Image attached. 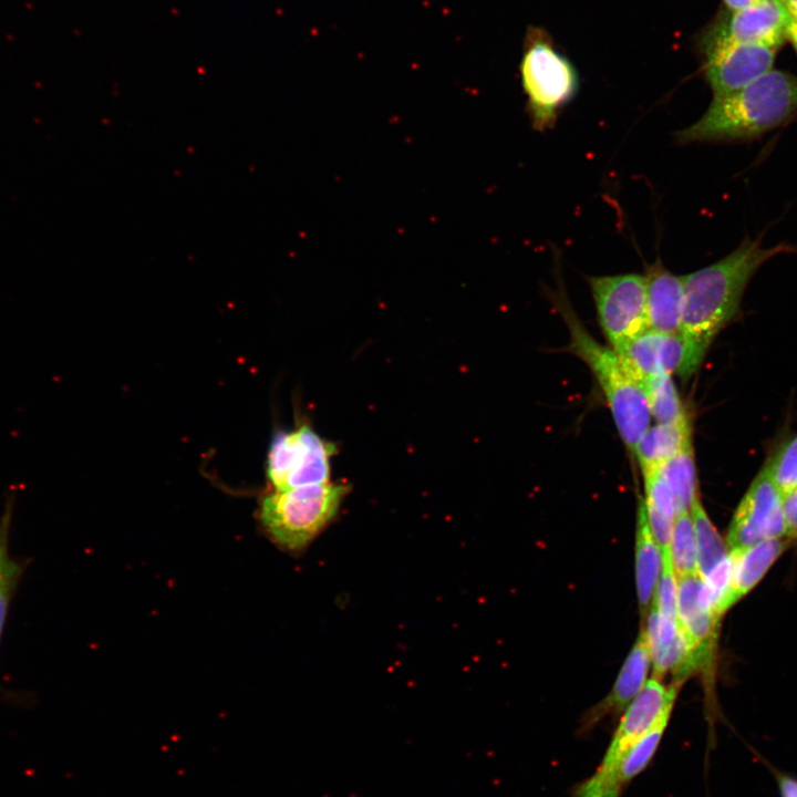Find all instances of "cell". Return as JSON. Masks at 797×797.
<instances>
[{"label": "cell", "mask_w": 797, "mask_h": 797, "mask_svg": "<svg viewBox=\"0 0 797 797\" xmlns=\"http://www.w3.org/2000/svg\"><path fill=\"white\" fill-rule=\"evenodd\" d=\"M796 113L797 76L772 69L742 89L714 96L695 123L676 133V141L747 142L778 128Z\"/></svg>", "instance_id": "7a4b0ae2"}, {"label": "cell", "mask_w": 797, "mask_h": 797, "mask_svg": "<svg viewBox=\"0 0 797 797\" xmlns=\"http://www.w3.org/2000/svg\"><path fill=\"white\" fill-rule=\"evenodd\" d=\"M697 553V570L703 579L712 569L729 555L726 541L723 540L698 498L690 510Z\"/></svg>", "instance_id": "7402d4cb"}, {"label": "cell", "mask_w": 797, "mask_h": 797, "mask_svg": "<svg viewBox=\"0 0 797 797\" xmlns=\"http://www.w3.org/2000/svg\"><path fill=\"white\" fill-rule=\"evenodd\" d=\"M783 511L786 537L789 540H797V486L783 495Z\"/></svg>", "instance_id": "83f0119b"}, {"label": "cell", "mask_w": 797, "mask_h": 797, "mask_svg": "<svg viewBox=\"0 0 797 797\" xmlns=\"http://www.w3.org/2000/svg\"><path fill=\"white\" fill-rule=\"evenodd\" d=\"M782 495L797 486V434L784 443L765 463Z\"/></svg>", "instance_id": "d4e9b609"}, {"label": "cell", "mask_w": 797, "mask_h": 797, "mask_svg": "<svg viewBox=\"0 0 797 797\" xmlns=\"http://www.w3.org/2000/svg\"><path fill=\"white\" fill-rule=\"evenodd\" d=\"M670 552L676 579L698 573L695 535L690 511L679 514L674 518Z\"/></svg>", "instance_id": "cb8c5ba5"}, {"label": "cell", "mask_w": 797, "mask_h": 797, "mask_svg": "<svg viewBox=\"0 0 797 797\" xmlns=\"http://www.w3.org/2000/svg\"><path fill=\"white\" fill-rule=\"evenodd\" d=\"M777 49L764 44L735 43L705 50L704 75L713 95L746 86L773 69Z\"/></svg>", "instance_id": "30bf717a"}, {"label": "cell", "mask_w": 797, "mask_h": 797, "mask_svg": "<svg viewBox=\"0 0 797 797\" xmlns=\"http://www.w3.org/2000/svg\"><path fill=\"white\" fill-rule=\"evenodd\" d=\"M553 303L569 331L567 350L590 370L610 408L618 433L633 454L634 447L651 425V413L643 384L634 380L618 353L601 344L583 327L571 307L562 282L553 292Z\"/></svg>", "instance_id": "3957f363"}, {"label": "cell", "mask_w": 797, "mask_h": 797, "mask_svg": "<svg viewBox=\"0 0 797 797\" xmlns=\"http://www.w3.org/2000/svg\"><path fill=\"white\" fill-rule=\"evenodd\" d=\"M346 493L348 486L331 482L273 489L260 500L259 519L276 544L298 550L335 517Z\"/></svg>", "instance_id": "277c9868"}, {"label": "cell", "mask_w": 797, "mask_h": 797, "mask_svg": "<svg viewBox=\"0 0 797 797\" xmlns=\"http://www.w3.org/2000/svg\"><path fill=\"white\" fill-rule=\"evenodd\" d=\"M782 538H787L783 495L764 464L735 509L725 540L731 551Z\"/></svg>", "instance_id": "ba28073f"}, {"label": "cell", "mask_w": 797, "mask_h": 797, "mask_svg": "<svg viewBox=\"0 0 797 797\" xmlns=\"http://www.w3.org/2000/svg\"><path fill=\"white\" fill-rule=\"evenodd\" d=\"M660 472L672 491L676 515L689 513L698 498L693 444L667 460Z\"/></svg>", "instance_id": "44dd1931"}, {"label": "cell", "mask_w": 797, "mask_h": 797, "mask_svg": "<svg viewBox=\"0 0 797 797\" xmlns=\"http://www.w3.org/2000/svg\"><path fill=\"white\" fill-rule=\"evenodd\" d=\"M681 683L664 685L651 677L625 707L613 737L596 770L611 769L620 757L666 713L673 711Z\"/></svg>", "instance_id": "9c48e42d"}, {"label": "cell", "mask_w": 797, "mask_h": 797, "mask_svg": "<svg viewBox=\"0 0 797 797\" xmlns=\"http://www.w3.org/2000/svg\"><path fill=\"white\" fill-rule=\"evenodd\" d=\"M797 252V246L765 247L760 238L744 239L718 261L683 276L681 334L686 345V380L700 368L712 342L737 315L744 292L757 270L772 258Z\"/></svg>", "instance_id": "6da1fadb"}, {"label": "cell", "mask_w": 797, "mask_h": 797, "mask_svg": "<svg viewBox=\"0 0 797 797\" xmlns=\"http://www.w3.org/2000/svg\"><path fill=\"white\" fill-rule=\"evenodd\" d=\"M661 568V552L650 530L644 503L641 499L635 537V579L642 621L650 611Z\"/></svg>", "instance_id": "ffe728a7"}, {"label": "cell", "mask_w": 797, "mask_h": 797, "mask_svg": "<svg viewBox=\"0 0 797 797\" xmlns=\"http://www.w3.org/2000/svg\"><path fill=\"white\" fill-rule=\"evenodd\" d=\"M787 39L786 19L772 1L729 11L705 37L704 51L735 43L764 44L778 49Z\"/></svg>", "instance_id": "8fae6325"}, {"label": "cell", "mask_w": 797, "mask_h": 797, "mask_svg": "<svg viewBox=\"0 0 797 797\" xmlns=\"http://www.w3.org/2000/svg\"><path fill=\"white\" fill-rule=\"evenodd\" d=\"M763 1L765 0H723L728 11L741 10Z\"/></svg>", "instance_id": "4dcf8cb0"}, {"label": "cell", "mask_w": 797, "mask_h": 797, "mask_svg": "<svg viewBox=\"0 0 797 797\" xmlns=\"http://www.w3.org/2000/svg\"><path fill=\"white\" fill-rule=\"evenodd\" d=\"M520 74L532 127L538 132L553 127L561 110L578 91L575 66L548 41L531 38L522 55Z\"/></svg>", "instance_id": "5b68a950"}, {"label": "cell", "mask_w": 797, "mask_h": 797, "mask_svg": "<svg viewBox=\"0 0 797 797\" xmlns=\"http://www.w3.org/2000/svg\"><path fill=\"white\" fill-rule=\"evenodd\" d=\"M644 391L651 417L656 423H677L690 416L686 414L672 374L659 373L648 377Z\"/></svg>", "instance_id": "603a6c76"}, {"label": "cell", "mask_w": 797, "mask_h": 797, "mask_svg": "<svg viewBox=\"0 0 797 797\" xmlns=\"http://www.w3.org/2000/svg\"><path fill=\"white\" fill-rule=\"evenodd\" d=\"M648 329L680 333L684 308L683 276L667 270L658 259L645 268Z\"/></svg>", "instance_id": "5bb4252c"}, {"label": "cell", "mask_w": 797, "mask_h": 797, "mask_svg": "<svg viewBox=\"0 0 797 797\" xmlns=\"http://www.w3.org/2000/svg\"><path fill=\"white\" fill-rule=\"evenodd\" d=\"M698 573L677 579V624L708 662L717 622Z\"/></svg>", "instance_id": "2e32d148"}, {"label": "cell", "mask_w": 797, "mask_h": 797, "mask_svg": "<svg viewBox=\"0 0 797 797\" xmlns=\"http://www.w3.org/2000/svg\"><path fill=\"white\" fill-rule=\"evenodd\" d=\"M650 665L649 643L643 629H641L610 693L588 712L581 724V731L591 729L608 715L623 712L646 683Z\"/></svg>", "instance_id": "9a60e30c"}, {"label": "cell", "mask_w": 797, "mask_h": 797, "mask_svg": "<svg viewBox=\"0 0 797 797\" xmlns=\"http://www.w3.org/2000/svg\"><path fill=\"white\" fill-rule=\"evenodd\" d=\"M14 504L15 496L7 495L0 511V643L10 605L31 561L30 558L13 556L10 550ZM2 700L18 704L23 701L17 693L8 692L0 685V701Z\"/></svg>", "instance_id": "e0dca14e"}, {"label": "cell", "mask_w": 797, "mask_h": 797, "mask_svg": "<svg viewBox=\"0 0 797 797\" xmlns=\"http://www.w3.org/2000/svg\"><path fill=\"white\" fill-rule=\"evenodd\" d=\"M600 328L612 349L648 331L644 275L589 277Z\"/></svg>", "instance_id": "52a82bcc"}, {"label": "cell", "mask_w": 797, "mask_h": 797, "mask_svg": "<svg viewBox=\"0 0 797 797\" xmlns=\"http://www.w3.org/2000/svg\"><path fill=\"white\" fill-rule=\"evenodd\" d=\"M335 452V445L320 436L309 424L279 432L272 437L268 449L267 478L273 489L330 482L331 458Z\"/></svg>", "instance_id": "8992f818"}, {"label": "cell", "mask_w": 797, "mask_h": 797, "mask_svg": "<svg viewBox=\"0 0 797 797\" xmlns=\"http://www.w3.org/2000/svg\"><path fill=\"white\" fill-rule=\"evenodd\" d=\"M646 507L652 508L662 515L674 519L676 516L672 491L663 478L660 468L643 474Z\"/></svg>", "instance_id": "4316f807"}, {"label": "cell", "mask_w": 797, "mask_h": 797, "mask_svg": "<svg viewBox=\"0 0 797 797\" xmlns=\"http://www.w3.org/2000/svg\"><path fill=\"white\" fill-rule=\"evenodd\" d=\"M777 786L780 797H797V777H794L789 774L782 773L773 767H770Z\"/></svg>", "instance_id": "f1b7e54d"}, {"label": "cell", "mask_w": 797, "mask_h": 797, "mask_svg": "<svg viewBox=\"0 0 797 797\" xmlns=\"http://www.w3.org/2000/svg\"><path fill=\"white\" fill-rule=\"evenodd\" d=\"M652 603L664 618L677 622V579L671 557L662 558V568Z\"/></svg>", "instance_id": "484cf974"}, {"label": "cell", "mask_w": 797, "mask_h": 797, "mask_svg": "<svg viewBox=\"0 0 797 797\" xmlns=\"http://www.w3.org/2000/svg\"><path fill=\"white\" fill-rule=\"evenodd\" d=\"M614 351L629 374L641 384L659 373H676L686 381L687 352L681 332L648 330Z\"/></svg>", "instance_id": "7c38bea8"}, {"label": "cell", "mask_w": 797, "mask_h": 797, "mask_svg": "<svg viewBox=\"0 0 797 797\" xmlns=\"http://www.w3.org/2000/svg\"><path fill=\"white\" fill-rule=\"evenodd\" d=\"M788 538L773 539L729 551L732 561L728 607L749 593L789 545Z\"/></svg>", "instance_id": "ac0fdd59"}, {"label": "cell", "mask_w": 797, "mask_h": 797, "mask_svg": "<svg viewBox=\"0 0 797 797\" xmlns=\"http://www.w3.org/2000/svg\"><path fill=\"white\" fill-rule=\"evenodd\" d=\"M692 445L690 417L677 423H655L636 443L635 455L642 474L659 469L667 460Z\"/></svg>", "instance_id": "d6986e66"}, {"label": "cell", "mask_w": 797, "mask_h": 797, "mask_svg": "<svg viewBox=\"0 0 797 797\" xmlns=\"http://www.w3.org/2000/svg\"><path fill=\"white\" fill-rule=\"evenodd\" d=\"M786 19L797 21V0H772Z\"/></svg>", "instance_id": "f546056e"}, {"label": "cell", "mask_w": 797, "mask_h": 797, "mask_svg": "<svg viewBox=\"0 0 797 797\" xmlns=\"http://www.w3.org/2000/svg\"><path fill=\"white\" fill-rule=\"evenodd\" d=\"M671 713L664 714L658 723L633 744L607 772L596 770L573 790V797H620L624 788L640 775L653 759Z\"/></svg>", "instance_id": "4fadbf2b"}]
</instances>
